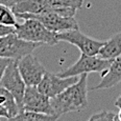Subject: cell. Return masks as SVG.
I'll return each mask as SVG.
<instances>
[{"label": "cell", "instance_id": "2e32d148", "mask_svg": "<svg viewBox=\"0 0 121 121\" xmlns=\"http://www.w3.org/2000/svg\"><path fill=\"white\" fill-rule=\"evenodd\" d=\"M115 116H116L115 113L103 111V112L92 115L88 121H114Z\"/></svg>", "mask_w": 121, "mask_h": 121}, {"label": "cell", "instance_id": "8fae6325", "mask_svg": "<svg viewBox=\"0 0 121 121\" xmlns=\"http://www.w3.org/2000/svg\"><path fill=\"white\" fill-rule=\"evenodd\" d=\"M79 79V76L74 77H60L56 74H52V73L46 72L45 75L43 76L41 82L38 84V90L42 93V94L46 95L47 97L51 98L55 97L59 94L65 91L70 85L74 84Z\"/></svg>", "mask_w": 121, "mask_h": 121}, {"label": "cell", "instance_id": "5bb4252c", "mask_svg": "<svg viewBox=\"0 0 121 121\" xmlns=\"http://www.w3.org/2000/svg\"><path fill=\"white\" fill-rule=\"evenodd\" d=\"M59 119L57 116L41 114V113L29 112V111H22L15 117H12L7 121H56Z\"/></svg>", "mask_w": 121, "mask_h": 121}, {"label": "cell", "instance_id": "6da1fadb", "mask_svg": "<svg viewBox=\"0 0 121 121\" xmlns=\"http://www.w3.org/2000/svg\"><path fill=\"white\" fill-rule=\"evenodd\" d=\"M88 74H82L74 84L51 98L52 108L57 117L72 112H82L88 106Z\"/></svg>", "mask_w": 121, "mask_h": 121}, {"label": "cell", "instance_id": "52a82bcc", "mask_svg": "<svg viewBox=\"0 0 121 121\" xmlns=\"http://www.w3.org/2000/svg\"><path fill=\"white\" fill-rule=\"evenodd\" d=\"M0 86L4 87L14 96L21 111H23V97L26 84L19 72L18 60H12L7 65L0 80Z\"/></svg>", "mask_w": 121, "mask_h": 121}, {"label": "cell", "instance_id": "7c38bea8", "mask_svg": "<svg viewBox=\"0 0 121 121\" xmlns=\"http://www.w3.org/2000/svg\"><path fill=\"white\" fill-rule=\"evenodd\" d=\"M101 80L96 86H93V91L110 89L121 82V56L112 60L109 69L101 73Z\"/></svg>", "mask_w": 121, "mask_h": 121}, {"label": "cell", "instance_id": "7a4b0ae2", "mask_svg": "<svg viewBox=\"0 0 121 121\" xmlns=\"http://www.w3.org/2000/svg\"><path fill=\"white\" fill-rule=\"evenodd\" d=\"M84 0H20L12 6L15 14L56 13L64 17H74Z\"/></svg>", "mask_w": 121, "mask_h": 121}, {"label": "cell", "instance_id": "44dd1931", "mask_svg": "<svg viewBox=\"0 0 121 121\" xmlns=\"http://www.w3.org/2000/svg\"><path fill=\"white\" fill-rule=\"evenodd\" d=\"M115 106H117L118 108H121V95L117 98V99H116V101H115Z\"/></svg>", "mask_w": 121, "mask_h": 121}, {"label": "cell", "instance_id": "e0dca14e", "mask_svg": "<svg viewBox=\"0 0 121 121\" xmlns=\"http://www.w3.org/2000/svg\"><path fill=\"white\" fill-rule=\"evenodd\" d=\"M11 61H12V59L0 57V80H1L2 76H3V74H4V71H5V69L7 67V65L9 64Z\"/></svg>", "mask_w": 121, "mask_h": 121}, {"label": "cell", "instance_id": "ac0fdd59", "mask_svg": "<svg viewBox=\"0 0 121 121\" xmlns=\"http://www.w3.org/2000/svg\"><path fill=\"white\" fill-rule=\"evenodd\" d=\"M12 33H15V26H9L0 23V37L6 36V35L12 34Z\"/></svg>", "mask_w": 121, "mask_h": 121}, {"label": "cell", "instance_id": "d6986e66", "mask_svg": "<svg viewBox=\"0 0 121 121\" xmlns=\"http://www.w3.org/2000/svg\"><path fill=\"white\" fill-rule=\"evenodd\" d=\"M0 117L6 118V119H9V118H11L9 112V110H7V107L5 106V104L0 105Z\"/></svg>", "mask_w": 121, "mask_h": 121}, {"label": "cell", "instance_id": "4fadbf2b", "mask_svg": "<svg viewBox=\"0 0 121 121\" xmlns=\"http://www.w3.org/2000/svg\"><path fill=\"white\" fill-rule=\"evenodd\" d=\"M98 56L109 60H113L121 56V32L104 41V44L100 49Z\"/></svg>", "mask_w": 121, "mask_h": 121}, {"label": "cell", "instance_id": "30bf717a", "mask_svg": "<svg viewBox=\"0 0 121 121\" xmlns=\"http://www.w3.org/2000/svg\"><path fill=\"white\" fill-rule=\"evenodd\" d=\"M23 111L54 115L50 98L42 94L37 86H26L23 97Z\"/></svg>", "mask_w": 121, "mask_h": 121}, {"label": "cell", "instance_id": "603a6c76", "mask_svg": "<svg viewBox=\"0 0 121 121\" xmlns=\"http://www.w3.org/2000/svg\"><path fill=\"white\" fill-rule=\"evenodd\" d=\"M114 121H121V120H120L119 118L117 117V115H116V116H115V119H114Z\"/></svg>", "mask_w": 121, "mask_h": 121}, {"label": "cell", "instance_id": "ba28073f", "mask_svg": "<svg viewBox=\"0 0 121 121\" xmlns=\"http://www.w3.org/2000/svg\"><path fill=\"white\" fill-rule=\"evenodd\" d=\"M18 18L26 19V18H34L42 22L49 31L54 33H60L70 30H77L79 29L77 21L74 17H64L56 13H44V14H15Z\"/></svg>", "mask_w": 121, "mask_h": 121}, {"label": "cell", "instance_id": "ffe728a7", "mask_svg": "<svg viewBox=\"0 0 121 121\" xmlns=\"http://www.w3.org/2000/svg\"><path fill=\"white\" fill-rule=\"evenodd\" d=\"M20 0H0V3H3V4H5V5L7 6H13L14 4H16L17 2H19Z\"/></svg>", "mask_w": 121, "mask_h": 121}, {"label": "cell", "instance_id": "9c48e42d", "mask_svg": "<svg viewBox=\"0 0 121 121\" xmlns=\"http://www.w3.org/2000/svg\"><path fill=\"white\" fill-rule=\"evenodd\" d=\"M18 69L26 86H38L46 73L45 67L32 54H28L18 60Z\"/></svg>", "mask_w": 121, "mask_h": 121}, {"label": "cell", "instance_id": "277c9868", "mask_svg": "<svg viewBox=\"0 0 121 121\" xmlns=\"http://www.w3.org/2000/svg\"><path fill=\"white\" fill-rule=\"evenodd\" d=\"M41 45L42 43L21 39L17 36L16 33H12L6 36L0 37V57L20 60L26 55L32 54V52Z\"/></svg>", "mask_w": 121, "mask_h": 121}, {"label": "cell", "instance_id": "5b68a950", "mask_svg": "<svg viewBox=\"0 0 121 121\" xmlns=\"http://www.w3.org/2000/svg\"><path fill=\"white\" fill-rule=\"evenodd\" d=\"M112 60L103 59L101 57L90 56V55L82 54L79 59L74 64L70 65L66 70L57 73L60 77H74L80 76L82 74L89 73H103L109 69Z\"/></svg>", "mask_w": 121, "mask_h": 121}, {"label": "cell", "instance_id": "7402d4cb", "mask_svg": "<svg viewBox=\"0 0 121 121\" xmlns=\"http://www.w3.org/2000/svg\"><path fill=\"white\" fill-rule=\"evenodd\" d=\"M119 110H120V111H119V113H118V114H117V117H118V118H119V119L121 120V108H119Z\"/></svg>", "mask_w": 121, "mask_h": 121}, {"label": "cell", "instance_id": "8992f818", "mask_svg": "<svg viewBox=\"0 0 121 121\" xmlns=\"http://www.w3.org/2000/svg\"><path fill=\"white\" fill-rule=\"evenodd\" d=\"M56 37L59 41H65L68 43H71L75 45L82 54L90 55V56H97L99 54L100 49L104 44V41L91 38V37L80 32L79 29L57 33Z\"/></svg>", "mask_w": 121, "mask_h": 121}, {"label": "cell", "instance_id": "9a60e30c", "mask_svg": "<svg viewBox=\"0 0 121 121\" xmlns=\"http://www.w3.org/2000/svg\"><path fill=\"white\" fill-rule=\"evenodd\" d=\"M0 23L9 26H15L18 24L17 16L13 12L11 6H7L3 3H0Z\"/></svg>", "mask_w": 121, "mask_h": 121}, {"label": "cell", "instance_id": "3957f363", "mask_svg": "<svg viewBox=\"0 0 121 121\" xmlns=\"http://www.w3.org/2000/svg\"><path fill=\"white\" fill-rule=\"evenodd\" d=\"M23 20L22 23H18L15 27V33L21 39L47 45H55L60 42L56 37L57 33L49 31L39 20L34 18Z\"/></svg>", "mask_w": 121, "mask_h": 121}]
</instances>
